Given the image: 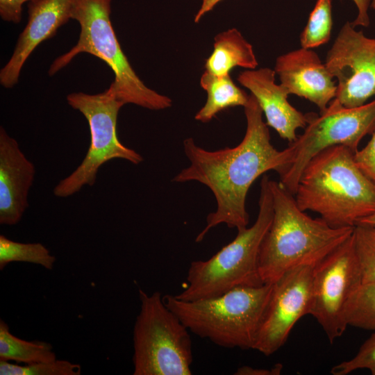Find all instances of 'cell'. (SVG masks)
I'll return each mask as SVG.
<instances>
[{
  "label": "cell",
  "instance_id": "12",
  "mask_svg": "<svg viewBox=\"0 0 375 375\" xmlns=\"http://www.w3.org/2000/svg\"><path fill=\"white\" fill-rule=\"evenodd\" d=\"M313 269V265L299 266L273 283L253 350L272 355L285 344L295 324L309 315Z\"/></svg>",
  "mask_w": 375,
  "mask_h": 375
},
{
  "label": "cell",
  "instance_id": "1",
  "mask_svg": "<svg viewBox=\"0 0 375 375\" xmlns=\"http://www.w3.org/2000/svg\"><path fill=\"white\" fill-rule=\"evenodd\" d=\"M244 108L247 128L237 146L209 151L197 145L192 138L183 141L190 164L172 181L199 182L210 190L217 203L216 210L208 215L206 225L196 237V242H201L219 224L237 230L247 227L249 215L246 199L253 183L270 170L282 175L292 162L293 150L290 146L278 151L272 145L262 111L251 94Z\"/></svg>",
  "mask_w": 375,
  "mask_h": 375
},
{
  "label": "cell",
  "instance_id": "9",
  "mask_svg": "<svg viewBox=\"0 0 375 375\" xmlns=\"http://www.w3.org/2000/svg\"><path fill=\"white\" fill-rule=\"evenodd\" d=\"M374 128L375 99L347 108L333 99L319 115L309 113L304 132L289 145L294 152L292 162L279 182L294 195L303 169L315 156L337 145L355 153L360 140Z\"/></svg>",
  "mask_w": 375,
  "mask_h": 375
},
{
  "label": "cell",
  "instance_id": "24",
  "mask_svg": "<svg viewBox=\"0 0 375 375\" xmlns=\"http://www.w3.org/2000/svg\"><path fill=\"white\" fill-rule=\"evenodd\" d=\"M81 372L78 364L63 360L24 365L0 360L1 375H80Z\"/></svg>",
  "mask_w": 375,
  "mask_h": 375
},
{
  "label": "cell",
  "instance_id": "33",
  "mask_svg": "<svg viewBox=\"0 0 375 375\" xmlns=\"http://www.w3.org/2000/svg\"><path fill=\"white\" fill-rule=\"evenodd\" d=\"M373 375H375V372L373 374Z\"/></svg>",
  "mask_w": 375,
  "mask_h": 375
},
{
  "label": "cell",
  "instance_id": "21",
  "mask_svg": "<svg viewBox=\"0 0 375 375\" xmlns=\"http://www.w3.org/2000/svg\"><path fill=\"white\" fill-rule=\"evenodd\" d=\"M348 326L375 330V281L362 283L350 298L345 311Z\"/></svg>",
  "mask_w": 375,
  "mask_h": 375
},
{
  "label": "cell",
  "instance_id": "29",
  "mask_svg": "<svg viewBox=\"0 0 375 375\" xmlns=\"http://www.w3.org/2000/svg\"><path fill=\"white\" fill-rule=\"evenodd\" d=\"M283 369L281 364L275 365L272 369L253 368L249 366L239 367L235 374L237 375H278Z\"/></svg>",
  "mask_w": 375,
  "mask_h": 375
},
{
  "label": "cell",
  "instance_id": "14",
  "mask_svg": "<svg viewBox=\"0 0 375 375\" xmlns=\"http://www.w3.org/2000/svg\"><path fill=\"white\" fill-rule=\"evenodd\" d=\"M75 0H34L28 5V19L19 35L8 62L1 69L0 83L6 88L15 86L21 70L33 50L53 37L70 19Z\"/></svg>",
  "mask_w": 375,
  "mask_h": 375
},
{
  "label": "cell",
  "instance_id": "10",
  "mask_svg": "<svg viewBox=\"0 0 375 375\" xmlns=\"http://www.w3.org/2000/svg\"><path fill=\"white\" fill-rule=\"evenodd\" d=\"M362 283V272L352 233L313 269L309 315L317 321L331 344L343 335L348 326L346 308Z\"/></svg>",
  "mask_w": 375,
  "mask_h": 375
},
{
  "label": "cell",
  "instance_id": "22",
  "mask_svg": "<svg viewBox=\"0 0 375 375\" xmlns=\"http://www.w3.org/2000/svg\"><path fill=\"white\" fill-rule=\"evenodd\" d=\"M332 26L331 0H317L300 35L301 47L312 49L327 43L331 38Z\"/></svg>",
  "mask_w": 375,
  "mask_h": 375
},
{
  "label": "cell",
  "instance_id": "31",
  "mask_svg": "<svg viewBox=\"0 0 375 375\" xmlns=\"http://www.w3.org/2000/svg\"><path fill=\"white\" fill-rule=\"evenodd\" d=\"M359 223L375 224V212L365 219H363Z\"/></svg>",
  "mask_w": 375,
  "mask_h": 375
},
{
  "label": "cell",
  "instance_id": "2",
  "mask_svg": "<svg viewBox=\"0 0 375 375\" xmlns=\"http://www.w3.org/2000/svg\"><path fill=\"white\" fill-rule=\"evenodd\" d=\"M294 196L301 210L319 214L334 228L354 227L375 212V184L343 145L327 148L308 162Z\"/></svg>",
  "mask_w": 375,
  "mask_h": 375
},
{
  "label": "cell",
  "instance_id": "7",
  "mask_svg": "<svg viewBox=\"0 0 375 375\" xmlns=\"http://www.w3.org/2000/svg\"><path fill=\"white\" fill-rule=\"evenodd\" d=\"M140 310L133 328L134 375H190L189 330L165 303L160 292L139 290Z\"/></svg>",
  "mask_w": 375,
  "mask_h": 375
},
{
  "label": "cell",
  "instance_id": "23",
  "mask_svg": "<svg viewBox=\"0 0 375 375\" xmlns=\"http://www.w3.org/2000/svg\"><path fill=\"white\" fill-rule=\"evenodd\" d=\"M353 242L361 269L362 283L375 281V224L356 225Z\"/></svg>",
  "mask_w": 375,
  "mask_h": 375
},
{
  "label": "cell",
  "instance_id": "15",
  "mask_svg": "<svg viewBox=\"0 0 375 375\" xmlns=\"http://www.w3.org/2000/svg\"><path fill=\"white\" fill-rule=\"evenodd\" d=\"M35 174L33 163L17 141L0 127V224L20 222L28 207V194Z\"/></svg>",
  "mask_w": 375,
  "mask_h": 375
},
{
  "label": "cell",
  "instance_id": "5",
  "mask_svg": "<svg viewBox=\"0 0 375 375\" xmlns=\"http://www.w3.org/2000/svg\"><path fill=\"white\" fill-rule=\"evenodd\" d=\"M111 1L75 0L72 19L80 25L79 38L69 51L55 59L49 75L66 67L78 54L90 53L112 70L115 77L108 90L124 105L131 103L152 110L171 107L172 99L147 87L123 52L110 21Z\"/></svg>",
  "mask_w": 375,
  "mask_h": 375
},
{
  "label": "cell",
  "instance_id": "3",
  "mask_svg": "<svg viewBox=\"0 0 375 375\" xmlns=\"http://www.w3.org/2000/svg\"><path fill=\"white\" fill-rule=\"evenodd\" d=\"M274 214L262 240L258 272L263 283H273L301 265L315 266L343 243L354 227L334 228L301 210L280 182L270 179Z\"/></svg>",
  "mask_w": 375,
  "mask_h": 375
},
{
  "label": "cell",
  "instance_id": "30",
  "mask_svg": "<svg viewBox=\"0 0 375 375\" xmlns=\"http://www.w3.org/2000/svg\"><path fill=\"white\" fill-rule=\"evenodd\" d=\"M222 0H201V3L196 13L194 22L199 23L201 19L208 12L211 11Z\"/></svg>",
  "mask_w": 375,
  "mask_h": 375
},
{
  "label": "cell",
  "instance_id": "16",
  "mask_svg": "<svg viewBox=\"0 0 375 375\" xmlns=\"http://www.w3.org/2000/svg\"><path fill=\"white\" fill-rule=\"evenodd\" d=\"M275 75L274 69L262 67L241 72L237 79L256 99L267 126L291 143L297 138V130L306 126L309 113L305 115L290 103L288 91L275 83Z\"/></svg>",
  "mask_w": 375,
  "mask_h": 375
},
{
  "label": "cell",
  "instance_id": "28",
  "mask_svg": "<svg viewBox=\"0 0 375 375\" xmlns=\"http://www.w3.org/2000/svg\"><path fill=\"white\" fill-rule=\"evenodd\" d=\"M356 5L358 13L356 19L351 22L353 26L367 27L370 20L369 16V8L371 7L372 0H352Z\"/></svg>",
  "mask_w": 375,
  "mask_h": 375
},
{
  "label": "cell",
  "instance_id": "17",
  "mask_svg": "<svg viewBox=\"0 0 375 375\" xmlns=\"http://www.w3.org/2000/svg\"><path fill=\"white\" fill-rule=\"evenodd\" d=\"M252 45L235 28L214 38L213 51L205 62L206 71L219 76L229 74L235 67L254 69L258 66Z\"/></svg>",
  "mask_w": 375,
  "mask_h": 375
},
{
  "label": "cell",
  "instance_id": "27",
  "mask_svg": "<svg viewBox=\"0 0 375 375\" xmlns=\"http://www.w3.org/2000/svg\"><path fill=\"white\" fill-rule=\"evenodd\" d=\"M34 0H0V16L6 22L18 24L22 19V5Z\"/></svg>",
  "mask_w": 375,
  "mask_h": 375
},
{
  "label": "cell",
  "instance_id": "25",
  "mask_svg": "<svg viewBox=\"0 0 375 375\" xmlns=\"http://www.w3.org/2000/svg\"><path fill=\"white\" fill-rule=\"evenodd\" d=\"M374 331L352 358L332 367L333 375H347L362 369H369L373 375L375 372V330Z\"/></svg>",
  "mask_w": 375,
  "mask_h": 375
},
{
  "label": "cell",
  "instance_id": "13",
  "mask_svg": "<svg viewBox=\"0 0 375 375\" xmlns=\"http://www.w3.org/2000/svg\"><path fill=\"white\" fill-rule=\"evenodd\" d=\"M274 71L289 94L304 98L324 111L335 99V79L317 53L299 48L276 59Z\"/></svg>",
  "mask_w": 375,
  "mask_h": 375
},
{
  "label": "cell",
  "instance_id": "6",
  "mask_svg": "<svg viewBox=\"0 0 375 375\" xmlns=\"http://www.w3.org/2000/svg\"><path fill=\"white\" fill-rule=\"evenodd\" d=\"M269 181L267 175L262 177L254 224L238 230L235 238L209 259L191 262L188 285L176 298L193 301L216 297L237 287L264 284L258 272V257L274 214Z\"/></svg>",
  "mask_w": 375,
  "mask_h": 375
},
{
  "label": "cell",
  "instance_id": "26",
  "mask_svg": "<svg viewBox=\"0 0 375 375\" xmlns=\"http://www.w3.org/2000/svg\"><path fill=\"white\" fill-rule=\"evenodd\" d=\"M367 144L354 153V160L360 170L375 184V128Z\"/></svg>",
  "mask_w": 375,
  "mask_h": 375
},
{
  "label": "cell",
  "instance_id": "4",
  "mask_svg": "<svg viewBox=\"0 0 375 375\" xmlns=\"http://www.w3.org/2000/svg\"><path fill=\"white\" fill-rule=\"evenodd\" d=\"M272 287L273 283L240 286L193 301L166 294L163 300L197 336L225 348L253 349Z\"/></svg>",
  "mask_w": 375,
  "mask_h": 375
},
{
  "label": "cell",
  "instance_id": "32",
  "mask_svg": "<svg viewBox=\"0 0 375 375\" xmlns=\"http://www.w3.org/2000/svg\"><path fill=\"white\" fill-rule=\"evenodd\" d=\"M371 8H372L373 9H375V0H372V3H371Z\"/></svg>",
  "mask_w": 375,
  "mask_h": 375
},
{
  "label": "cell",
  "instance_id": "18",
  "mask_svg": "<svg viewBox=\"0 0 375 375\" xmlns=\"http://www.w3.org/2000/svg\"><path fill=\"white\" fill-rule=\"evenodd\" d=\"M200 85L207 93V100L194 119L202 123L209 122L226 108L244 107L249 100V95L235 84L229 74L219 76L205 70Z\"/></svg>",
  "mask_w": 375,
  "mask_h": 375
},
{
  "label": "cell",
  "instance_id": "8",
  "mask_svg": "<svg viewBox=\"0 0 375 375\" xmlns=\"http://www.w3.org/2000/svg\"><path fill=\"white\" fill-rule=\"evenodd\" d=\"M67 101L87 119L90 142L81 163L53 188V194L60 198L70 197L85 185H93L99 168L111 160L123 159L134 165L143 161L139 153L124 146L117 138V117L124 104L108 89L96 94L73 92L67 95Z\"/></svg>",
  "mask_w": 375,
  "mask_h": 375
},
{
  "label": "cell",
  "instance_id": "19",
  "mask_svg": "<svg viewBox=\"0 0 375 375\" xmlns=\"http://www.w3.org/2000/svg\"><path fill=\"white\" fill-rule=\"evenodd\" d=\"M56 360L51 344L26 341L12 335L8 325L0 321V360L31 364Z\"/></svg>",
  "mask_w": 375,
  "mask_h": 375
},
{
  "label": "cell",
  "instance_id": "11",
  "mask_svg": "<svg viewBox=\"0 0 375 375\" xmlns=\"http://www.w3.org/2000/svg\"><path fill=\"white\" fill-rule=\"evenodd\" d=\"M325 65L337 81L335 99L347 108L375 97V38L347 22L328 51Z\"/></svg>",
  "mask_w": 375,
  "mask_h": 375
},
{
  "label": "cell",
  "instance_id": "20",
  "mask_svg": "<svg viewBox=\"0 0 375 375\" xmlns=\"http://www.w3.org/2000/svg\"><path fill=\"white\" fill-rule=\"evenodd\" d=\"M12 262H25L41 265L52 269L56 258L42 244L22 243L0 235V269Z\"/></svg>",
  "mask_w": 375,
  "mask_h": 375
}]
</instances>
